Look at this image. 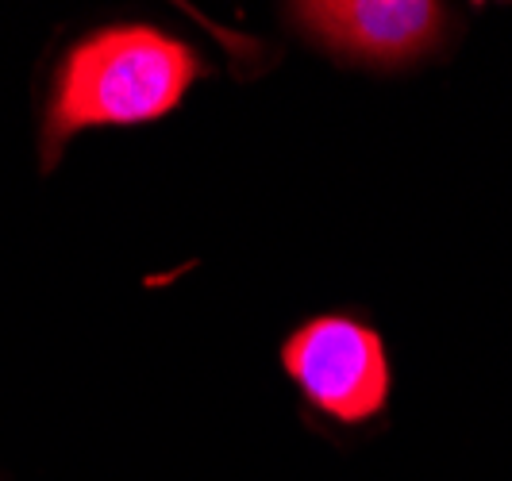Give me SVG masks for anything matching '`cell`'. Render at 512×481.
<instances>
[{
	"instance_id": "3957f363",
	"label": "cell",
	"mask_w": 512,
	"mask_h": 481,
	"mask_svg": "<svg viewBox=\"0 0 512 481\" xmlns=\"http://www.w3.org/2000/svg\"><path fill=\"white\" fill-rule=\"evenodd\" d=\"M328 51L374 66H401L432 51L447 31V8L432 0H332L289 8Z\"/></svg>"
},
{
	"instance_id": "7a4b0ae2",
	"label": "cell",
	"mask_w": 512,
	"mask_h": 481,
	"mask_svg": "<svg viewBox=\"0 0 512 481\" xmlns=\"http://www.w3.org/2000/svg\"><path fill=\"white\" fill-rule=\"evenodd\" d=\"M282 362L320 412L343 424L378 416L389 401L382 335L351 316H316L285 339Z\"/></svg>"
},
{
	"instance_id": "6da1fadb",
	"label": "cell",
	"mask_w": 512,
	"mask_h": 481,
	"mask_svg": "<svg viewBox=\"0 0 512 481\" xmlns=\"http://www.w3.org/2000/svg\"><path fill=\"white\" fill-rule=\"evenodd\" d=\"M201 74V54L158 27L120 24L81 39L54 70L43 162L51 166L81 127L147 124L174 112Z\"/></svg>"
}]
</instances>
